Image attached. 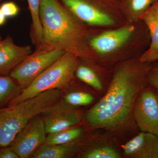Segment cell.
Listing matches in <instances>:
<instances>
[{
    "mask_svg": "<svg viewBox=\"0 0 158 158\" xmlns=\"http://www.w3.org/2000/svg\"><path fill=\"white\" fill-rule=\"evenodd\" d=\"M61 96L59 89L48 90L16 104L0 108V147L10 145L32 118L48 111L58 102Z\"/></svg>",
    "mask_w": 158,
    "mask_h": 158,
    "instance_id": "3957f363",
    "label": "cell"
},
{
    "mask_svg": "<svg viewBox=\"0 0 158 158\" xmlns=\"http://www.w3.org/2000/svg\"><path fill=\"white\" fill-rule=\"evenodd\" d=\"M148 63L129 62L116 69L105 95L85 113L90 127L117 134L132 128L135 103L148 82Z\"/></svg>",
    "mask_w": 158,
    "mask_h": 158,
    "instance_id": "6da1fadb",
    "label": "cell"
},
{
    "mask_svg": "<svg viewBox=\"0 0 158 158\" xmlns=\"http://www.w3.org/2000/svg\"><path fill=\"white\" fill-rule=\"evenodd\" d=\"M46 134L43 118L36 116L19 131L9 146L19 158H28L44 143Z\"/></svg>",
    "mask_w": 158,
    "mask_h": 158,
    "instance_id": "ba28073f",
    "label": "cell"
},
{
    "mask_svg": "<svg viewBox=\"0 0 158 158\" xmlns=\"http://www.w3.org/2000/svg\"><path fill=\"white\" fill-rule=\"evenodd\" d=\"M0 9L6 17L16 16L19 12V8L13 2L4 3L0 7Z\"/></svg>",
    "mask_w": 158,
    "mask_h": 158,
    "instance_id": "7402d4cb",
    "label": "cell"
},
{
    "mask_svg": "<svg viewBox=\"0 0 158 158\" xmlns=\"http://www.w3.org/2000/svg\"><path fill=\"white\" fill-rule=\"evenodd\" d=\"M31 46H19L8 36L0 42V75L10 74L11 71L33 52Z\"/></svg>",
    "mask_w": 158,
    "mask_h": 158,
    "instance_id": "8fae6325",
    "label": "cell"
},
{
    "mask_svg": "<svg viewBox=\"0 0 158 158\" xmlns=\"http://www.w3.org/2000/svg\"><path fill=\"white\" fill-rule=\"evenodd\" d=\"M6 17L0 9V26L4 24L6 22Z\"/></svg>",
    "mask_w": 158,
    "mask_h": 158,
    "instance_id": "d4e9b609",
    "label": "cell"
},
{
    "mask_svg": "<svg viewBox=\"0 0 158 158\" xmlns=\"http://www.w3.org/2000/svg\"><path fill=\"white\" fill-rule=\"evenodd\" d=\"M41 0H27L32 19L31 37L36 48L41 45L43 40V30L40 17V8Z\"/></svg>",
    "mask_w": 158,
    "mask_h": 158,
    "instance_id": "ac0fdd59",
    "label": "cell"
},
{
    "mask_svg": "<svg viewBox=\"0 0 158 158\" xmlns=\"http://www.w3.org/2000/svg\"><path fill=\"white\" fill-rule=\"evenodd\" d=\"M135 28L129 25L115 30L106 31L90 40L92 49L99 55H109L121 48L131 37Z\"/></svg>",
    "mask_w": 158,
    "mask_h": 158,
    "instance_id": "9c48e42d",
    "label": "cell"
},
{
    "mask_svg": "<svg viewBox=\"0 0 158 158\" xmlns=\"http://www.w3.org/2000/svg\"><path fill=\"white\" fill-rule=\"evenodd\" d=\"M117 1H119V2H122V1H123V0H117Z\"/></svg>",
    "mask_w": 158,
    "mask_h": 158,
    "instance_id": "4316f807",
    "label": "cell"
},
{
    "mask_svg": "<svg viewBox=\"0 0 158 158\" xmlns=\"http://www.w3.org/2000/svg\"><path fill=\"white\" fill-rule=\"evenodd\" d=\"M84 133V129L80 127L62 130L56 132L48 134L44 144L48 145L67 144L76 141Z\"/></svg>",
    "mask_w": 158,
    "mask_h": 158,
    "instance_id": "2e32d148",
    "label": "cell"
},
{
    "mask_svg": "<svg viewBox=\"0 0 158 158\" xmlns=\"http://www.w3.org/2000/svg\"><path fill=\"white\" fill-rule=\"evenodd\" d=\"M40 17L43 30L42 44L73 54L78 58L91 59L85 27L59 0H41Z\"/></svg>",
    "mask_w": 158,
    "mask_h": 158,
    "instance_id": "7a4b0ae2",
    "label": "cell"
},
{
    "mask_svg": "<svg viewBox=\"0 0 158 158\" xmlns=\"http://www.w3.org/2000/svg\"><path fill=\"white\" fill-rule=\"evenodd\" d=\"M148 81L158 91V69H151L148 75Z\"/></svg>",
    "mask_w": 158,
    "mask_h": 158,
    "instance_id": "cb8c5ba5",
    "label": "cell"
},
{
    "mask_svg": "<svg viewBox=\"0 0 158 158\" xmlns=\"http://www.w3.org/2000/svg\"><path fill=\"white\" fill-rule=\"evenodd\" d=\"M66 106H60L56 108L54 105L48 111L47 116L43 118L45 130L47 134L56 132L76 126L82 119L81 111L75 110L72 106L66 104Z\"/></svg>",
    "mask_w": 158,
    "mask_h": 158,
    "instance_id": "30bf717a",
    "label": "cell"
},
{
    "mask_svg": "<svg viewBox=\"0 0 158 158\" xmlns=\"http://www.w3.org/2000/svg\"><path fill=\"white\" fill-rule=\"evenodd\" d=\"M158 0H123L120 2L131 21H136Z\"/></svg>",
    "mask_w": 158,
    "mask_h": 158,
    "instance_id": "9a60e30c",
    "label": "cell"
},
{
    "mask_svg": "<svg viewBox=\"0 0 158 158\" xmlns=\"http://www.w3.org/2000/svg\"><path fill=\"white\" fill-rule=\"evenodd\" d=\"M75 74L77 77L87 85L99 92L104 90L101 80L96 73L87 65H77Z\"/></svg>",
    "mask_w": 158,
    "mask_h": 158,
    "instance_id": "d6986e66",
    "label": "cell"
},
{
    "mask_svg": "<svg viewBox=\"0 0 158 158\" xmlns=\"http://www.w3.org/2000/svg\"><path fill=\"white\" fill-rule=\"evenodd\" d=\"M133 116L141 132L158 136V94L152 88H144L136 100Z\"/></svg>",
    "mask_w": 158,
    "mask_h": 158,
    "instance_id": "52a82bcc",
    "label": "cell"
},
{
    "mask_svg": "<svg viewBox=\"0 0 158 158\" xmlns=\"http://www.w3.org/2000/svg\"><path fill=\"white\" fill-rule=\"evenodd\" d=\"M0 1H1V0H0Z\"/></svg>",
    "mask_w": 158,
    "mask_h": 158,
    "instance_id": "83f0119b",
    "label": "cell"
},
{
    "mask_svg": "<svg viewBox=\"0 0 158 158\" xmlns=\"http://www.w3.org/2000/svg\"><path fill=\"white\" fill-rule=\"evenodd\" d=\"M109 1L59 0L81 22L97 27H109L115 23L113 18L103 9V4Z\"/></svg>",
    "mask_w": 158,
    "mask_h": 158,
    "instance_id": "8992f818",
    "label": "cell"
},
{
    "mask_svg": "<svg viewBox=\"0 0 158 158\" xmlns=\"http://www.w3.org/2000/svg\"><path fill=\"white\" fill-rule=\"evenodd\" d=\"M140 19L147 27L151 42L149 48L141 54L138 61L149 63L158 60V2L148 9Z\"/></svg>",
    "mask_w": 158,
    "mask_h": 158,
    "instance_id": "4fadbf2b",
    "label": "cell"
},
{
    "mask_svg": "<svg viewBox=\"0 0 158 158\" xmlns=\"http://www.w3.org/2000/svg\"><path fill=\"white\" fill-rule=\"evenodd\" d=\"M65 103L72 106H88L94 101V97L92 94L83 92L75 91L70 92L65 96Z\"/></svg>",
    "mask_w": 158,
    "mask_h": 158,
    "instance_id": "44dd1931",
    "label": "cell"
},
{
    "mask_svg": "<svg viewBox=\"0 0 158 158\" xmlns=\"http://www.w3.org/2000/svg\"><path fill=\"white\" fill-rule=\"evenodd\" d=\"M77 141L61 144H43L31 156L34 158H66L73 155L77 150Z\"/></svg>",
    "mask_w": 158,
    "mask_h": 158,
    "instance_id": "5bb4252c",
    "label": "cell"
},
{
    "mask_svg": "<svg viewBox=\"0 0 158 158\" xmlns=\"http://www.w3.org/2000/svg\"><path fill=\"white\" fill-rule=\"evenodd\" d=\"M83 158H120L121 154L115 147L108 144H98L82 153Z\"/></svg>",
    "mask_w": 158,
    "mask_h": 158,
    "instance_id": "ffe728a7",
    "label": "cell"
},
{
    "mask_svg": "<svg viewBox=\"0 0 158 158\" xmlns=\"http://www.w3.org/2000/svg\"><path fill=\"white\" fill-rule=\"evenodd\" d=\"M21 88L17 82L7 75H0V108L9 105L18 95Z\"/></svg>",
    "mask_w": 158,
    "mask_h": 158,
    "instance_id": "e0dca14e",
    "label": "cell"
},
{
    "mask_svg": "<svg viewBox=\"0 0 158 158\" xmlns=\"http://www.w3.org/2000/svg\"><path fill=\"white\" fill-rule=\"evenodd\" d=\"M2 40V37H1V34H0V42H1Z\"/></svg>",
    "mask_w": 158,
    "mask_h": 158,
    "instance_id": "484cf974",
    "label": "cell"
},
{
    "mask_svg": "<svg viewBox=\"0 0 158 158\" xmlns=\"http://www.w3.org/2000/svg\"><path fill=\"white\" fill-rule=\"evenodd\" d=\"M65 53L59 49L41 44L13 69L9 76L23 90Z\"/></svg>",
    "mask_w": 158,
    "mask_h": 158,
    "instance_id": "5b68a950",
    "label": "cell"
},
{
    "mask_svg": "<svg viewBox=\"0 0 158 158\" xmlns=\"http://www.w3.org/2000/svg\"><path fill=\"white\" fill-rule=\"evenodd\" d=\"M78 58L73 54L65 53L34 79L28 87L21 90L8 106L16 104L45 91L60 90L66 87L73 77L77 65Z\"/></svg>",
    "mask_w": 158,
    "mask_h": 158,
    "instance_id": "277c9868",
    "label": "cell"
},
{
    "mask_svg": "<svg viewBox=\"0 0 158 158\" xmlns=\"http://www.w3.org/2000/svg\"><path fill=\"white\" fill-rule=\"evenodd\" d=\"M10 146L0 147V158H19Z\"/></svg>",
    "mask_w": 158,
    "mask_h": 158,
    "instance_id": "603a6c76",
    "label": "cell"
},
{
    "mask_svg": "<svg viewBox=\"0 0 158 158\" xmlns=\"http://www.w3.org/2000/svg\"><path fill=\"white\" fill-rule=\"evenodd\" d=\"M126 156L131 158H158V136L141 132L121 145Z\"/></svg>",
    "mask_w": 158,
    "mask_h": 158,
    "instance_id": "7c38bea8",
    "label": "cell"
}]
</instances>
